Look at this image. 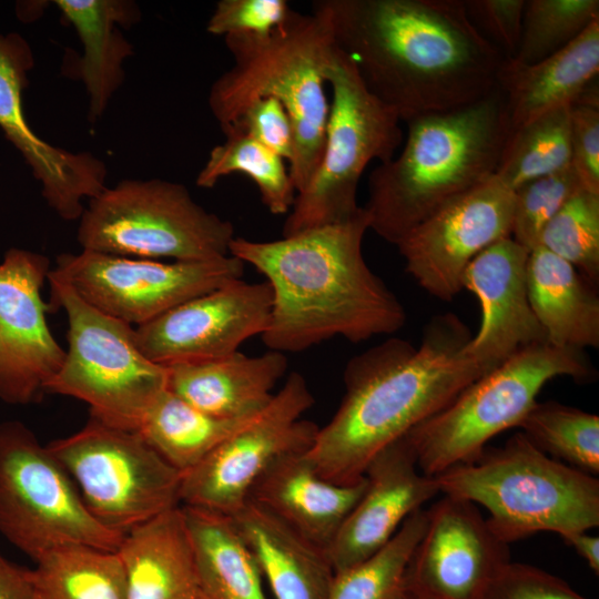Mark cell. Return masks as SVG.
Returning <instances> with one entry per match:
<instances>
[{"label":"cell","mask_w":599,"mask_h":599,"mask_svg":"<svg viewBox=\"0 0 599 599\" xmlns=\"http://www.w3.org/2000/svg\"><path fill=\"white\" fill-rule=\"evenodd\" d=\"M335 45L365 87L406 123L471 104L496 87L505 57L464 0H319Z\"/></svg>","instance_id":"1"},{"label":"cell","mask_w":599,"mask_h":599,"mask_svg":"<svg viewBox=\"0 0 599 599\" xmlns=\"http://www.w3.org/2000/svg\"><path fill=\"white\" fill-rule=\"evenodd\" d=\"M471 334L455 314L434 316L419 346L389 338L351 358L345 394L305 456L325 479L351 485L385 447L494 369L465 353Z\"/></svg>","instance_id":"2"},{"label":"cell","mask_w":599,"mask_h":599,"mask_svg":"<svg viewBox=\"0 0 599 599\" xmlns=\"http://www.w3.org/2000/svg\"><path fill=\"white\" fill-rule=\"evenodd\" d=\"M364 207L351 219L275 241L235 236L229 254L256 268L272 290L271 351L298 353L335 336L359 343L393 334L406 321L397 296L368 267Z\"/></svg>","instance_id":"3"},{"label":"cell","mask_w":599,"mask_h":599,"mask_svg":"<svg viewBox=\"0 0 599 599\" xmlns=\"http://www.w3.org/2000/svg\"><path fill=\"white\" fill-rule=\"evenodd\" d=\"M407 124L400 153L369 174L363 206L369 230L394 245L446 204L494 177L510 133L497 85L471 104Z\"/></svg>","instance_id":"4"},{"label":"cell","mask_w":599,"mask_h":599,"mask_svg":"<svg viewBox=\"0 0 599 599\" xmlns=\"http://www.w3.org/2000/svg\"><path fill=\"white\" fill-rule=\"evenodd\" d=\"M233 65L211 85L207 103L220 126L231 124L254 100L274 98L285 108L294 129V158L288 164L302 192L322 160L329 101L328 69L336 45L323 13L292 10L268 35H226Z\"/></svg>","instance_id":"5"},{"label":"cell","mask_w":599,"mask_h":599,"mask_svg":"<svg viewBox=\"0 0 599 599\" xmlns=\"http://www.w3.org/2000/svg\"><path fill=\"white\" fill-rule=\"evenodd\" d=\"M434 477L440 495L484 507L489 528L507 545L599 525V479L546 455L521 432Z\"/></svg>","instance_id":"6"},{"label":"cell","mask_w":599,"mask_h":599,"mask_svg":"<svg viewBox=\"0 0 599 599\" xmlns=\"http://www.w3.org/2000/svg\"><path fill=\"white\" fill-rule=\"evenodd\" d=\"M558 376L587 384L596 379V368L585 351L541 343L473 382L406 435L420 471L434 477L475 459L493 437L518 427L545 384Z\"/></svg>","instance_id":"7"},{"label":"cell","mask_w":599,"mask_h":599,"mask_svg":"<svg viewBox=\"0 0 599 599\" xmlns=\"http://www.w3.org/2000/svg\"><path fill=\"white\" fill-rule=\"evenodd\" d=\"M48 281L50 309L63 308L67 314L68 348L47 393L84 402L91 417L105 425L139 430L167 388L166 368L143 355L132 325L93 307L54 276L49 274Z\"/></svg>","instance_id":"8"},{"label":"cell","mask_w":599,"mask_h":599,"mask_svg":"<svg viewBox=\"0 0 599 599\" xmlns=\"http://www.w3.org/2000/svg\"><path fill=\"white\" fill-rule=\"evenodd\" d=\"M233 224L206 211L181 183L126 179L89 200L82 250L134 258L211 261L230 255Z\"/></svg>","instance_id":"9"},{"label":"cell","mask_w":599,"mask_h":599,"mask_svg":"<svg viewBox=\"0 0 599 599\" xmlns=\"http://www.w3.org/2000/svg\"><path fill=\"white\" fill-rule=\"evenodd\" d=\"M327 84L332 101L322 160L307 186L296 194L283 236L354 216L362 207L357 187L366 166L393 159L403 139L397 113L369 92L337 47Z\"/></svg>","instance_id":"10"},{"label":"cell","mask_w":599,"mask_h":599,"mask_svg":"<svg viewBox=\"0 0 599 599\" xmlns=\"http://www.w3.org/2000/svg\"><path fill=\"white\" fill-rule=\"evenodd\" d=\"M0 532L37 561L69 546L116 551L124 534L87 508L68 471L23 423H0Z\"/></svg>","instance_id":"11"},{"label":"cell","mask_w":599,"mask_h":599,"mask_svg":"<svg viewBox=\"0 0 599 599\" xmlns=\"http://www.w3.org/2000/svg\"><path fill=\"white\" fill-rule=\"evenodd\" d=\"M47 446L90 512L112 530L125 534L181 506L182 474L138 430L111 427L91 417L80 430Z\"/></svg>","instance_id":"12"},{"label":"cell","mask_w":599,"mask_h":599,"mask_svg":"<svg viewBox=\"0 0 599 599\" xmlns=\"http://www.w3.org/2000/svg\"><path fill=\"white\" fill-rule=\"evenodd\" d=\"M243 272L244 263L232 255L165 263L82 250L58 255L49 274L99 311L139 326L185 301L240 280Z\"/></svg>","instance_id":"13"},{"label":"cell","mask_w":599,"mask_h":599,"mask_svg":"<svg viewBox=\"0 0 599 599\" xmlns=\"http://www.w3.org/2000/svg\"><path fill=\"white\" fill-rule=\"evenodd\" d=\"M314 404L305 378L292 373L267 406L182 475L181 506L231 516L278 458L305 453L318 426L302 415Z\"/></svg>","instance_id":"14"},{"label":"cell","mask_w":599,"mask_h":599,"mask_svg":"<svg viewBox=\"0 0 599 599\" xmlns=\"http://www.w3.org/2000/svg\"><path fill=\"white\" fill-rule=\"evenodd\" d=\"M270 284L232 281L134 328L143 355L163 367L220 359L262 335L270 321Z\"/></svg>","instance_id":"15"},{"label":"cell","mask_w":599,"mask_h":599,"mask_svg":"<svg viewBox=\"0 0 599 599\" xmlns=\"http://www.w3.org/2000/svg\"><path fill=\"white\" fill-rule=\"evenodd\" d=\"M512 210L514 191L496 176L455 199L396 245L407 273L430 295L451 301L467 265L510 236Z\"/></svg>","instance_id":"16"},{"label":"cell","mask_w":599,"mask_h":599,"mask_svg":"<svg viewBox=\"0 0 599 599\" xmlns=\"http://www.w3.org/2000/svg\"><path fill=\"white\" fill-rule=\"evenodd\" d=\"M408 561L403 587L417 599H483L510 560L479 507L441 495Z\"/></svg>","instance_id":"17"},{"label":"cell","mask_w":599,"mask_h":599,"mask_svg":"<svg viewBox=\"0 0 599 599\" xmlns=\"http://www.w3.org/2000/svg\"><path fill=\"white\" fill-rule=\"evenodd\" d=\"M50 271L45 255L18 247L0 263V399L10 405L39 402L64 361L41 294Z\"/></svg>","instance_id":"18"},{"label":"cell","mask_w":599,"mask_h":599,"mask_svg":"<svg viewBox=\"0 0 599 599\" xmlns=\"http://www.w3.org/2000/svg\"><path fill=\"white\" fill-rule=\"evenodd\" d=\"M33 65L32 49L21 34L0 33V129L40 182L48 205L65 221L80 220L83 200L106 187V166L90 152H70L33 132L22 108Z\"/></svg>","instance_id":"19"},{"label":"cell","mask_w":599,"mask_h":599,"mask_svg":"<svg viewBox=\"0 0 599 599\" xmlns=\"http://www.w3.org/2000/svg\"><path fill=\"white\" fill-rule=\"evenodd\" d=\"M365 489L327 548L334 572L380 550L416 510L439 495L423 474L406 436L380 450L365 469Z\"/></svg>","instance_id":"20"},{"label":"cell","mask_w":599,"mask_h":599,"mask_svg":"<svg viewBox=\"0 0 599 599\" xmlns=\"http://www.w3.org/2000/svg\"><path fill=\"white\" fill-rule=\"evenodd\" d=\"M529 252L510 236L480 252L466 267L463 288L480 303L481 321L465 353L497 367L518 351L548 343L528 298Z\"/></svg>","instance_id":"21"},{"label":"cell","mask_w":599,"mask_h":599,"mask_svg":"<svg viewBox=\"0 0 599 599\" xmlns=\"http://www.w3.org/2000/svg\"><path fill=\"white\" fill-rule=\"evenodd\" d=\"M366 486L363 476L351 485L323 478L305 453L285 455L255 481L252 500L300 535L327 550Z\"/></svg>","instance_id":"22"},{"label":"cell","mask_w":599,"mask_h":599,"mask_svg":"<svg viewBox=\"0 0 599 599\" xmlns=\"http://www.w3.org/2000/svg\"><path fill=\"white\" fill-rule=\"evenodd\" d=\"M165 368L170 392L205 414L236 419L254 416L267 406L273 388L286 372L287 358L274 351L261 356L237 352Z\"/></svg>","instance_id":"23"},{"label":"cell","mask_w":599,"mask_h":599,"mask_svg":"<svg viewBox=\"0 0 599 599\" xmlns=\"http://www.w3.org/2000/svg\"><path fill=\"white\" fill-rule=\"evenodd\" d=\"M229 517L275 599H327L335 572L326 549L252 500Z\"/></svg>","instance_id":"24"},{"label":"cell","mask_w":599,"mask_h":599,"mask_svg":"<svg viewBox=\"0 0 599 599\" xmlns=\"http://www.w3.org/2000/svg\"><path fill=\"white\" fill-rule=\"evenodd\" d=\"M116 554L129 599H200L193 546L182 506L126 531Z\"/></svg>","instance_id":"25"},{"label":"cell","mask_w":599,"mask_h":599,"mask_svg":"<svg viewBox=\"0 0 599 599\" xmlns=\"http://www.w3.org/2000/svg\"><path fill=\"white\" fill-rule=\"evenodd\" d=\"M599 73V20L550 57L519 64L504 58L496 85L508 114L510 131L552 109L572 105Z\"/></svg>","instance_id":"26"},{"label":"cell","mask_w":599,"mask_h":599,"mask_svg":"<svg viewBox=\"0 0 599 599\" xmlns=\"http://www.w3.org/2000/svg\"><path fill=\"white\" fill-rule=\"evenodd\" d=\"M54 3L73 26L83 47L78 78L89 94L88 119L93 123L122 85L123 63L134 52L119 27L136 24L141 11L134 1L128 0H55Z\"/></svg>","instance_id":"27"},{"label":"cell","mask_w":599,"mask_h":599,"mask_svg":"<svg viewBox=\"0 0 599 599\" xmlns=\"http://www.w3.org/2000/svg\"><path fill=\"white\" fill-rule=\"evenodd\" d=\"M527 290L548 344L579 351L598 348L599 296L576 267L537 246L528 254Z\"/></svg>","instance_id":"28"},{"label":"cell","mask_w":599,"mask_h":599,"mask_svg":"<svg viewBox=\"0 0 599 599\" xmlns=\"http://www.w3.org/2000/svg\"><path fill=\"white\" fill-rule=\"evenodd\" d=\"M200 599H266L258 566L229 516L182 506Z\"/></svg>","instance_id":"29"},{"label":"cell","mask_w":599,"mask_h":599,"mask_svg":"<svg viewBox=\"0 0 599 599\" xmlns=\"http://www.w3.org/2000/svg\"><path fill=\"white\" fill-rule=\"evenodd\" d=\"M254 416L236 419L214 417L166 388L152 404L138 432L183 475Z\"/></svg>","instance_id":"30"},{"label":"cell","mask_w":599,"mask_h":599,"mask_svg":"<svg viewBox=\"0 0 599 599\" xmlns=\"http://www.w3.org/2000/svg\"><path fill=\"white\" fill-rule=\"evenodd\" d=\"M34 562L31 575L40 599H129L116 551L69 546Z\"/></svg>","instance_id":"31"},{"label":"cell","mask_w":599,"mask_h":599,"mask_svg":"<svg viewBox=\"0 0 599 599\" xmlns=\"http://www.w3.org/2000/svg\"><path fill=\"white\" fill-rule=\"evenodd\" d=\"M570 105L552 109L510 131L495 176L510 190L571 166Z\"/></svg>","instance_id":"32"},{"label":"cell","mask_w":599,"mask_h":599,"mask_svg":"<svg viewBox=\"0 0 599 599\" xmlns=\"http://www.w3.org/2000/svg\"><path fill=\"white\" fill-rule=\"evenodd\" d=\"M222 132L225 141L211 150L196 185L211 189L226 175L243 173L257 186L263 204L272 214L290 212L296 190L286 161L244 133L231 129Z\"/></svg>","instance_id":"33"},{"label":"cell","mask_w":599,"mask_h":599,"mask_svg":"<svg viewBox=\"0 0 599 599\" xmlns=\"http://www.w3.org/2000/svg\"><path fill=\"white\" fill-rule=\"evenodd\" d=\"M541 451L572 468L599 474V416L555 400L537 402L518 425Z\"/></svg>","instance_id":"34"},{"label":"cell","mask_w":599,"mask_h":599,"mask_svg":"<svg viewBox=\"0 0 599 599\" xmlns=\"http://www.w3.org/2000/svg\"><path fill=\"white\" fill-rule=\"evenodd\" d=\"M426 522V508L414 511L380 550L335 572L327 599H394Z\"/></svg>","instance_id":"35"},{"label":"cell","mask_w":599,"mask_h":599,"mask_svg":"<svg viewBox=\"0 0 599 599\" xmlns=\"http://www.w3.org/2000/svg\"><path fill=\"white\" fill-rule=\"evenodd\" d=\"M596 20L598 0H528L520 42L510 59L519 64L539 62L571 43Z\"/></svg>","instance_id":"36"},{"label":"cell","mask_w":599,"mask_h":599,"mask_svg":"<svg viewBox=\"0 0 599 599\" xmlns=\"http://www.w3.org/2000/svg\"><path fill=\"white\" fill-rule=\"evenodd\" d=\"M570 263L592 285L599 281V194L581 190L547 223L539 245Z\"/></svg>","instance_id":"37"},{"label":"cell","mask_w":599,"mask_h":599,"mask_svg":"<svg viewBox=\"0 0 599 599\" xmlns=\"http://www.w3.org/2000/svg\"><path fill=\"white\" fill-rule=\"evenodd\" d=\"M581 190L572 166L515 189L510 237L528 252L537 247L547 223Z\"/></svg>","instance_id":"38"},{"label":"cell","mask_w":599,"mask_h":599,"mask_svg":"<svg viewBox=\"0 0 599 599\" xmlns=\"http://www.w3.org/2000/svg\"><path fill=\"white\" fill-rule=\"evenodd\" d=\"M292 9L285 0H221L206 31L213 35H268L281 28Z\"/></svg>","instance_id":"39"},{"label":"cell","mask_w":599,"mask_h":599,"mask_svg":"<svg viewBox=\"0 0 599 599\" xmlns=\"http://www.w3.org/2000/svg\"><path fill=\"white\" fill-rule=\"evenodd\" d=\"M235 130L260 142L288 164L294 158V129L283 104L274 98L252 101L241 114L221 130Z\"/></svg>","instance_id":"40"},{"label":"cell","mask_w":599,"mask_h":599,"mask_svg":"<svg viewBox=\"0 0 599 599\" xmlns=\"http://www.w3.org/2000/svg\"><path fill=\"white\" fill-rule=\"evenodd\" d=\"M483 599H587L560 578L527 564L509 561Z\"/></svg>","instance_id":"41"},{"label":"cell","mask_w":599,"mask_h":599,"mask_svg":"<svg viewBox=\"0 0 599 599\" xmlns=\"http://www.w3.org/2000/svg\"><path fill=\"white\" fill-rule=\"evenodd\" d=\"M470 20L507 52L515 55L521 37L526 0H464Z\"/></svg>","instance_id":"42"},{"label":"cell","mask_w":599,"mask_h":599,"mask_svg":"<svg viewBox=\"0 0 599 599\" xmlns=\"http://www.w3.org/2000/svg\"><path fill=\"white\" fill-rule=\"evenodd\" d=\"M571 166L585 190L599 194V109L570 106Z\"/></svg>","instance_id":"43"},{"label":"cell","mask_w":599,"mask_h":599,"mask_svg":"<svg viewBox=\"0 0 599 599\" xmlns=\"http://www.w3.org/2000/svg\"><path fill=\"white\" fill-rule=\"evenodd\" d=\"M0 599H40L31 569L7 559L0 551Z\"/></svg>","instance_id":"44"},{"label":"cell","mask_w":599,"mask_h":599,"mask_svg":"<svg viewBox=\"0 0 599 599\" xmlns=\"http://www.w3.org/2000/svg\"><path fill=\"white\" fill-rule=\"evenodd\" d=\"M599 575V538L588 531H577L561 537Z\"/></svg>","instance_id":"45"},{"label":"cell","mask_w":599,"mask_h":599,"mask_svg":"<svg viewBox=\"0 0 599 599\" xmlns=\"http://www.w3.org/2000/svg\"><path fill=\"white\" fill-rule=\"evenodd\" d=\"M394 599H417L415 596H413L410 592H408L404 587L400 589V591L396 595Z\"/></svg>","instance_id":"46"}]
</instances>
